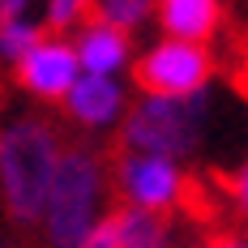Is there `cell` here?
<instances>
[{
	"instance_id": "4",
	"label": "cell",
	"mask_w": 248,
	"mask_h": 248,
	"mask_svg": "<svg viewBox=\"0 0 248 248\" xmlns=\"http://www.w3.org/2000/svg\"><path fill=\"white\" fill-rule=\"evenodd\" d=\"M137 81L146 94H167V99H188L205 90L210 81V51L201 43L184 39H163L158 47L146 51V60L137 64Z\"/></svg>"
},
{
	"instance_id": "5",
	"label": "cell",
	"mask_w": 248,
	"mask_h": 248,
	"mask_svg": "<svg viewBox=\"0 0 248 248\" xmlns=\"http://www.w3.org/2000/svg\"><path fill=\"white\" fill-rule=\"evenodd\" d=\"M120 193L128 205L137 210H154V214H167L171 205H180L184 197V171L175 158H158V154H124L120 158Z\"/></svg>"
},
{
	"instance_id": "6",
	"label": "cell",
	"mask_w": 248,
	"mask_h": 248,
	"mask_svg": "<svg viewBox=\"0 0 248 248\" xmlns=\"http://www.w3.org/2000/svg\"><path fill=\"white\" fill-rule=\"evenodd\" d=\"M77 73H81L77 51H73V43H64V39H39V43L17 60L22 86L30 94H39V99H64L69 86L77 81Z\"/></svg>"
},
{
	"instance_id": "8",
	"label": "cell",
	"mask_w": 248,
	"mask_h": 248,
	"mask_svg": "<svg viewBox=\"0 0 248 248\" xmlns=\"http://www.w3.org/2000/svg\"><path fill=\"white\" fill-rule=\"evenodd\" d=\"M77 64H81V73H99V77H116L128 64V34L116 30V26L107 22H86L81 26V34H77Z\"/></svg>"
},
{
	"instance_id": "10",
	"label": "cell",
	"mask_w": 248,
	"mask_h": 248,
	"mask_svg": "<svg viewBox=\"0 0 248 248\" xmlns=\"http://www.w3.org/2000/svg\"><path fill=\"white\" fill-rule=\"evenodd\" d=\"M116 218V248H171V227L154 210L124 205Z\"/></svg>"
},
{
	"instance_id": "12",
	"label": "cell",
	"mask_w": 248,
	"mask_h": 248,
	"mask_svg": "<svg viewBox=\"0 0 248 248\" xmlns=\"http://www.w3.org/2000/svg\"><path fill=\"white\" fill-rule=\"evenodd\" d=\"M146 13H150V0H103L99 22L116 26V30H133L137 22H146Z\"/></svg>"
},
{
	"instance_id": "3",
	"label": "cell",
	"mask_w": 248,
	"mask_h": 248,
	"mask_svg": "<svg viewBox=\"0 0 248 248\" xmlns=\"http://www.w3.org/2000/svg\"><path fill=\"white\" fill-rule=\"evenodd\" d=\"M205 133V90L188 99L146 94L124 120V146L133 154H158V158H188Z\"/></svg>"
},
{
	"instance_id": "14",
	"label": "cell",
	"mask_w": 248,
	"mask_h": 248,
	"mask_svg": "<svg viewBox=\"0 0 248 248\" xmlns=\"http://www.w3.org/2000/svg\"><path fill=\"white\" fill-rule=\"evenodd\" d=\"M81 248H116V218L103 214L99 223L90 227V235H86V244H81Z\"/></svg>"
},
{
	"instance_id": "13",
	"label": "cell",
	"mask_w": 248,
	"mask_h": 248,
	"mask_svg": "<svg viewBox=\"0 0 248 248\" xmlns=\"http://www.w3.org/2000/svg\"><path fill=\"white\" fill-rule=\"evenodd\" d=\"M86 9H90V0H47L51 26H77L86 17Z\"/></svg>"
},
{
	"instance_id": "17",
	"label": "cell",
	"mask_w": 248,
	"mask_h": 248,
	"mask_svg": "<svg viewBox=\"0 0 248 248\" xmlns=\"http://www.w3.org/2000/svg\"><path fill=\"white\" fill-rule=\"evenodd\" d=\"M214 248H244V244H235V240H218Z\"/></svg>"
},
{
	"instance_id": "7",
	"label": "cell",
	"mask_w": 248,
	"mask_h": 248,
	"mask_svg": "<svg viewBox=\"0 0 248 248\" xmlns=\"http://www.w3.org/2000/svg\"><path fill=\"white\" fill-rule=\"evenodd\" d=\"M64 107L86 128H111L124 116V86L116 77L77 73V81L69 86V94H64Z\"/></svg>"
},
{
	"instance_id": "9",
	"label": "cell",
	"mask_w": 248,
	"mask_h": 248,
	"mask_svg": "<svg viewBox=\"0 0 248 248\" xmlns=\"http://www.w3.org/2000/svg\"><path fill=\"white\" fill-rule=\"evenodd\" d=\"M218 0H158V26L167 30V39L201 43L218 30Z\"/></svg>"
},
{
	"instance_id": "1",
	"label": "cell",
	"mask_w": 248,
	"mask_h": 248,
	"mask_svg": "<svg viewBox=\"0 0 248 248\" xmlns=\"http://www.w3.org/2000/svg\"><path fill=\"white\" fill-rule=\"evenodd\" d=\"M60 163V137L39 120L0 128V201L17 223H39Z\"/></svg>"
},
{
	"instance_id": "15",
	"label": "cell",
	"mask_w": 248,
	"mask_h": 248,
	"mask_svg": "<svg viewBox=\"0 0 248 248\" xmlns=\"http://www.w3.org/2000/svg\"><path fill=\"white\" fill-rule=\"evenodd\" d=\"M231 197H235V210H240V218L248 223V158L240 163V171L231 180Z\"/></svg>"
},
{
	"instance_id": "2",
	"label": "cell",
	"mask_w": 248,
	"mask_h": 248,
	"mask_svg": "<svg viewBox=\"0 0 248 248\" xmlns=\"http://www.w3.org/2000/svg\"><path fill=\"white\" fill-rule=\"evenodd\" d=\"M103 188H107V171L90 150H60L56 175L47 184V201H43V235L51 248H81L90 227L103 218Z\"/></svg>"
},
{
	"instance_id": "16",
	"label": "cell",
	"mask_w": 248,
	"mask_h": 248,
	"mask_svg": "<svg viewBox=\"0 0 248 248\" xmlns=\"http://www.w3.org/2000/svg\"><path fill=\"white\" fill-rule=\"evenodd\" d=\"M26 9H30V0H0V22H17L26 17Z\"/></svg>"
},
{
	"instance_id": "11",
	"label": "cell",
	"mask_w": 248,
	"mask_h": 248,
	"mask_svg": "<svg viewBox=\"0 0 248 248\" xmlns=\"http://www.w3.org/2000/svg\"><path fill=\"white\" fill-rule=\"evenodd\" d=\"M39 39H43V34H39V26L26 22V17H17V22H0V56H4V60H13V64H17V60H22Z\"/></svg>"
}]
</instances>
